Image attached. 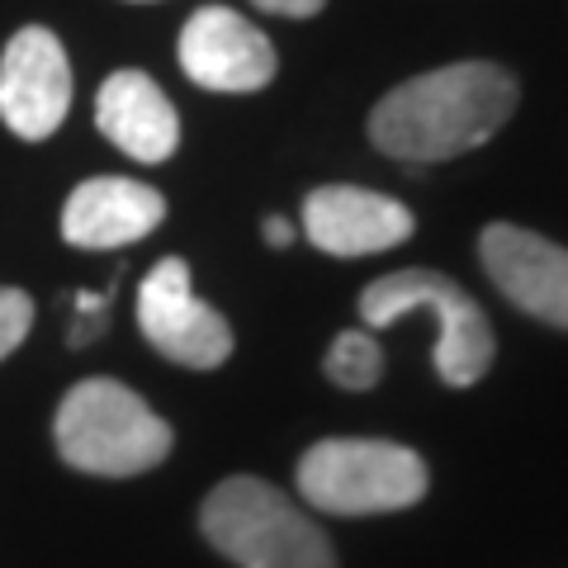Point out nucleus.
Masks as SVG:
<instances>
[{"instance_id": "obj_1", "label": "nucleus", "mask_w": 568, "mask_h": 568, "mask_svg": "<svg viewBox=\"0 0 568 568\" xmlns=\"http://www.w3.org/2000/svg\"><path fill=\"white\" fill-rule=\"evenodd\" d=\"M517 110V81L497 62H450L394 85L369 110V142L413 166L474 152Z\"/></svg>"}, {"instance_id": "obj_2", "label": "nucleus", "mask_w": 568, "mask_h": 568, "mask_svg": "<svg viewBox=\"0 0 568 568\" xmlns=\"http://www.w3.org/2000/svg\"><path fill=\"white\" fill-rule=\"evenodd\" d=\"M200 530L237 568H336L332 540L265 478H223L204 497Z\"/></svg>"}, {"instance_id": "obj_3", "label": "nucleus", "mask_w": 568, "mask_h": 568, "mask_svg": "<svg viewBox=\"0 0 568 568\" xmlns=\"http://www.w3.org/2000/svg\"><path fill=\"white\" fill-rule=\"evenodd\" d=\"M58 450L71 469L100 478H133L171 455V426L156 417L129 384L81 379L52 422Z\"/></svg>"}, {"instance_id": "obj_4", "label": "nucleus", "mask_w": 568, "mask_h": 568, "mask_svg": "<svg viewBox=\"0 0 568 568\" xmlns=\"http://www.w3.org/2000/svg\"><path fill=\"white\" fill-rule=\"evenodd\" d=\"M426 459L394 440L336 436L298 459V493L332 517H379L426 497Z\"/></svg>"}, {"instance_id": "obj_5", "label": "nucleus", "mask_w": 568, "mask_h": 568, "mask_svg": "<svg viewBox=\"0 0 568 568\" xmlns=\"http://www.w3.org/2000/svg\"><path fill=\"white\" fill-rule=\"evenodd\" d=\"M403 313H432L436 317V327H440L436 375L450 388H469L488 375V365L497 355L493 323L450 275L413 265V271H394V275L375 280L361 294V317L369 327H394Z\"/></svg>"}, {"instance_id": "obj_6", "label": "nucleus", "mask_w": 568, "mask_h": 568, "mask_svg": "<svg viewBox=\"0 0 568 568\" xmlns=\"http://www.w3.org/2000/svg\"><path fill=\"white\" fill-rule=\"evenodd\" d=\"M138 327L162 351L171 365L185 369H219L233 355V327L219 308H209L190 290V265L166 256L152 265V275L138 290Z\"/></svg>"}, {"instance_id": "obj_7", "label": "nucleus", "mask_w": 568, "mask_h": 568, "mask_svg": "<svg viewBox=\"0 0 568 568\" xmlns=\"http://www.w3.org/2000/svg\"><path fill=\"white\" fill-rule=\"evenodd\" d=\"M71 110V62L58 33L43 24L20 29L0 52V119L24 142H43Z\"/></svg>"}, {"instance_id": "obj_8", "label": "nucleus", "mask_w": 568, "mask_h": 568, "mask_svg": "<svg viewBox=\"0 0 568 568\" xmlns=\"http://www.w3.org/2000/svg\"><path fill=\"white\" fill-rule=\"evenodd\" d=\"M478 261L507 304L568 332V246L517 223H488L478 237Z\"/></svg>"}, {"instance_id": "obj_9", "label": "nucleus", "mask_w": 568, "mask_h": 568, "mask_svg": "<svg viewBox=\"0 0 568 568\" xmlns=\"http://www.w3.org/2000/svg\"><path fill=\"white\" fill-rule=\"evenodd\" d=\"M181 67L194 85L219 95H246L275 81V43L227 6H204L185 20Z\"/></svg>"}, {"instance_id": "obj_10", "label": "nucleus", "mask_w": 568, "mask_h": 568, "mask_svg": "<svg viewBox=\"0 0 568 568\" xmlns=\"http://www.w3.org/2000/svg\"><path fill=\"white\" fill-rule=\"evenodd\" d=\"M304 233L327 256H375L413 237V209L375 190L323 185L304 200Z\"/></svg>"}, {"instance_id": "obj_11", "label": "nucleus", "mask_w": 568, "mask_h": 568, "mask_svg": "<svg viewBox=\"0 0 568 568\" xmlns=\"http://www.w3.org/2000/svg\"><path fill=\"white\" fill-rule=\"evenodd\" d=\"M166 219L162 190L123 181V175H95L71 190L62 209V237L85 252H114V246L142 242L156 223Z\"/></svg>"}, {"instance_id": "obj_12", "label": "nucleus", "mask_w": 568, "mask_h": 568, "mask_svg": "<svg viewBox=\"0 0 568 568\" xmlns=\"http://www.w3.org/2000/svg\"><path fill=\"white\" fill-rule=\"evenodd\" d=\"M95 123L119 152H129L133 162H148V166L171 162L175 148H181L175 104L166 100V91L148 77V71H133V67L114 71V77L100 85Z\"/></svg>"}, {"instance_id": "obj_13", "label": "nucleus", "mask_w": 568, "mask_h": 568, "mask_svg": "<svg viewBox=\"0 0 568 568\" xmlns=\"http://www.w3.org/2000/svg\"><path fill=\"white\" fill-rule=\"evenodd\" d=\"M327 379L351 388V394H365V388L379 384V369H384V355H379V342L369 332H342L327 351Z\"/></svg>"}, {"instance_id": "obj_14", "label": "nucleus", "mask_w": 568, "mask_h": 568, "mask_svg": "<svg viewBox=\"0 0 568 568\" xmlns=\"http://www.w3.org/2000/svg\"><path fill=\"white\" fill-rule=\"evenodd\" d=\"M29 327H33V298L24 290H0V361L10 351H20Z\"/></svg>"}, {"instance_id": "obj_15", "label": "nucleus", "mask_w": 568, "mask_h": 568, "mask_svg": "<svg viewBox=\"0 0 568 568\" xmlns=\"http://www.w3.org/2000/svg\"><path fill=\"white\" fill-rule=\"evenodd\" d=\"M252 6L271 10V14H284V20H308V14H317L327 0H252Z\"/></svg>"}, {"instance_id": "obj_16", "label": "nucleus", "mask_w": 568, "mask_h": 568, "mask_svg": "<svg viewBox=\"0 0 568 568\" xmlns=\"http://www.w3.org/2000/svg\"><path fill=\"white\" fill-rule=\"evenodd\" d=\"M261 233H265V242H271V246H290V242H294V227H290V219H265Z\"/></svg>"}]
</instances>
